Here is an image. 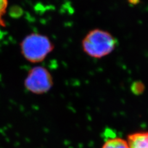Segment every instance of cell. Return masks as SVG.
<instances>
[{
  "label": "cell",
  "instance_id": "2",
  "mask_svg": "<svg viewBox=\"0 0 148 148\" xmlns=\"http://www.w3.org/2000/svg\"><path fill=\"white\" fill-rule=\"evenodd\" d=\"M20 48L22 55L27 61L39 63L53 51L54 45L47 36L32 33L22 40Z\"/></svg>",
  "mask_w": 148,
  "mask_h": 148
},
{
  "label": "cell",
  "instance_id": "4",
  "mask_svg": "<svg viewBox=\"0 0 148 148\" xmlns=\"http://www.w3.org/2000/svg\"><path fill=\"white\" fill-rule=\"evenodd\" d=\"M127 141L129 148H148V132L130 134Z\"/></svg>",
  "mask_w": 148,
  "mask_h": 148
},
{
  "label": "cell",
  "instance_id": "3",
  "mask_svg": "<svg viewBox=\"0 0 148 148\" xmlns=\"http://www.w3.org/2000/svg\"><path fill=\"white\" fill-rule=\"evenodd\" d=\"M54 85L50 72L43 66H35L28 72L24 80L26 90L35 95L48 92Z\"/></svg>",
  "mask_w": 148,
  "mask_h": 148
},
{
  "label": "cell",
  "instance_id": "5",
  "mask_svg": "<svg viewBox=\"0 0 148 148\" xmlns=\"http://www.w3.org/2000/svg\"><path fill=\"white\" fill-rule=\"evenodd\" d=\"M102 148H129V146L127 140L119 137H115L108 139L104 143Z\"/></svg>",
  "mask_w": 148,
  "mask_h": 148
},
{
  "label": "cell",
  "instance_id": "1",
  "mask_svg": "<svg viewBox=\"0 0 148 148\" xmlns=\"http://www.w3.org/2000/svg\"><path fill=\"white\" fill-rule=\"evenodd\" d=\"M117 44V40L108 32L95 29L84 37L82 46L85 54L91 58L100 59L112 53Z\"/></svg>",
  "mask_w": 148,
  "mask_h": 148
},
{
  "label": "cell",
  "instance_id": "6",
  "mask_svg": "<svg viewBox=\"0 0 148 148\" xmlns=\"http://www.w3.org/2000/svg\"><path fill=\"white\" fill-rule=\"evenodd\" d=\"M8 5V0H0V25L1 26L4 25L3 17L6 14Z\"/></svg>",
  "mask_w": 148,
  "mask_h": 148
}]
</instances>
